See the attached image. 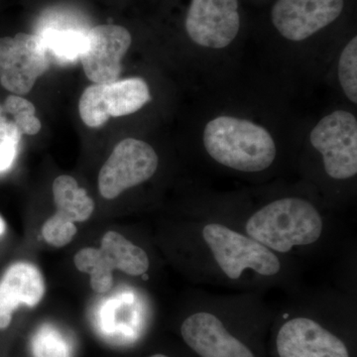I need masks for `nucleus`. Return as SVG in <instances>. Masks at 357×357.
<instances>
[{
	"instance_id": "nucleus-1",
	"label": "nucleus",
	"mask_w": 357,
	"mask_h": 357,
	"mask_svg": "<svg viewBox=\"0 0 357 357\" xmlns=\"http://www.w3.org/2000/svg\"><path fill=\"white\" fill-rule=\"evenodd\" d=\"M197 277L201 284L241 289L292 287L295 267L231 222L203 220L195 227Z\"/></svg>"
},
{
	"instance_id": "nucleus-2",
	"label": "nucleus",
	"mask_w": 357,
	"mask_h": 357,
	"mask_svg": "<svg viewBox=\"0 0 357 357\" xmlns=\"http://www.w3.org/2000/svg\"><path fill=\"white\" fill-rule=\"evenodd\" d=\"M328 223L316 204L291 196L268 202L243 222L232 225L276 255L290 257L292 253L321 245L330 230Z\"/></svg>"
},
{
	"instance_id": "nucleus-3",
	"label": "nucleus",
	"mask_w": 357,
	"mask_h": 357,
	"mask_svg": "<svg viewBox=\"0 0 357 357\" xmlns=\"http://www.w3.org/2000/svg\"><path fill=\"white\" fill-rule=\"evenodd\" d=\"M203 144L213 161L239 173L264 172L277 156L276 144L266 128L229 115H220L206 123Z\"/></svg>"
},
{
	"instance_id": "nucleus-4",
	"label": "nucleus",
	"mask_w": 357,
	"mask_h": 357,
	"mask_svg": "<svg viewBox=\"0 0 357 357\" xmlns=\"http://www.w3.org/2000/svg\"><path fill=\"white\" fill-rule=\"evenodd\" d=\"M74 262L79 271L91 276V288L98 294L107 293L112 288L114 270L137 277L150 268L146 251L116 231L105 234L100 249H81Z\"/></svg>"
},
{
	"instance_id": "nucleus-5",
	"label": "nucleus",
	"mask_w": 357,
	"mask_h": 357,
	"mask_svg": "<svg viewBox=\"0 0 357 357\" xmlns=\"http://www.w3.org/2000/svg\"><path fill=\"white\" fill-rule=\"evenodd\" d=\"M310 142L321 156L331 180L345 182L357 175V121L345 110H335L312 129Z\"/></svg>"
},
{
	"instance_id": "nucleus-6",
	"label": "nucleus",
	"mask_w": 357,
	"mask_h": 357,
	"mask_svg": "<svg viewBox=\"0 0 357 357\" xmlns=\"http://www.w3.org/2000/svg\"><path fill=\"white\" fill-rule=\"evenodd\" d=\"M201 309L184 319L181 335L199 357H256L243 340L230 332L215 310L211 296H201Z\"/></svg>"
},
{
	"instance_id": "nucleus-7",
	"label": "nucleus",
	"mask_w": 357,
	"mask_h": 357,
	"mask_svg": "<svg viewBox=\"0 0 357 357\" xmlns=\"http://www.w3.org/2000/svg\"><path fill=\"white\" fill-rule=\"evenodd\" d=\"M159 157L154 148L142 140L128 138L115 146L98 175V188L105 199L143 184L156 173Z\"/></svg>"
},
{
	"instance_id": "nucleus-8",
	"label": "nucleus",
	"mask_w": 357,
	"mask_h": 357,
	"mask_svg": "<svg viewBox=\"0 0 357 357\" xmlns=\"http://www.w3.org/2000/svg\"><path fill=\"white\" fill-rule=\"evenodd\" d=\"M150 96L146 82L140 77L123 79L112 84H95L84 89L79 100L82 121L91 128H98L110 117L132 114L142 109Z\"/></svg>"
},
{
	"instance_id": "nucleus-9",
	"label": "nucleus",
	"mask_w": 357,
	"mask_h": 357,
	"mask_svg": "<svg viewBox=\"0 0 357 357\" xmlns=\"http://www.w3.org/2000/svg\"><path fill=\"white\" fill-rule=\"evenodd\" d=\"M48 67V51L38 35L0 38V84L10 93H29Z\"/></svg>"
},
{
	"instance_id": "nucleus-10",
	"label": "nucleus",
	"mask_w": 357,
	"mask_h": 357,
	"mask_svg": "<svg viewBox=\"0 0 357 357\" xmlns=\"http://www.w3.org/2000/svg\"><path fill=\"white\" fill-rule=\"evenodd\" d=\"M238 0H191L185 31L195 44L222 50L236 40L241 30Z\"/></svg>"
},
{
	"instance_id": "nucleus-11",
	"label": "nucleus",
	"mask_w": 357,
	"mask_h": 357,
	"mask_svg": "<svg viewBox=\"0 0 357 357\" xmlns=\"http://www.w3.org/2000/svg\"><path fill=\"white\" fill-rule=\"evenodd\" d=\"M131 42L130 33L122 26L98 25L89 30L79 58L89 81L98 84L116 82Z\"/></svg>"
},
{
	"instance_id": "nucleus-12",
	"label": "nucleus",
	"mask_w": 357,
	"mask_h": 357,
	"mask_svg": "<svg viewBox=\"0 0 357 357\" xmlns=\"http://www.w3.org/2000/svg\"><path fill=\"white\" fill-rule=\"evenodd\" d=\"M344 7V0H277L271 20L282 37L301 42L332 24Z\"/></svg>"
},
{
	"instance_id": "nucleus-13",
	"label": "nucleus",
	"mask_w": 357,
	"mask_h": 357,
	"mask_svg": "<svg viewBox=\"0 0 357 357\" xmlns=\"http://www.w3.org/2000/svg\"><path fill=\"white\" fill-rule=\"evenodd\" d=\"M276 349L279 357H351L344 340L307 316L286 319L277 333Z\"/></svg>"
},
{
	"instance_id": "nucleus-14",
	"label": "nucleus",
	"mask_w": 357,
	"mask_h": 357,
	"mask_svg": "<svg viewBox=\"0 0 357 357\" xmlns=\"http://www.w3.org/2000/svg\"><path fill=\"white\" fill-rule=\"evenodd\" d=\"M44 293V279L38 268L26 262L11 265L0 279V330L10 325L20 305L35 307Z\"/></svg>"
},
{
	"instance_id": "nucleus-15",
	"label": "nucleus",
	"mask_w": 357,
	"mask_h": 357,
	"mask_svg": "<svg viewBox=\"0 0 357 357\" xmlns=\"http://www.w3.org/2000/svg\"><path fill=\"white\" fill-rule=\"evenodd\" d=\"M56 211L54 218L63 222H82L91 218L95 203L86 190L81 189L77 181L70 176H59L53 184Z\"/></svg>"
},
{
	"instance_id": "nucleus-16",
	"label": "nucleus",
	"mask_w": 357,
	"mask_h": 357,
	"mask_svg": "<svg viewBox=\"0 0 357 357\" xmlns=\"http://www.w3.org/2000/svg\"><path fill=\"white\" fill-rule=\"evenodd\" d=\"M86 32L70 26H48L38 36L47 51H50L61 62H72L81 56Z\"/></svg>"
},
{
	"instance_id": "nucleus-17",
	"label": "nucleus",
	"mask_w": 357,
	"mask_h": 357,
	"mask_svg": "<svg viewBox=\"0 0 357 357\" xmlns=\"http://www.w3.org/2000/svg\"><path fill=\"white\" fill-rule=\"evenodd\" d=\"M34 357H73V344L59 328L52 325L40 326L32 337Z\"/></svg>"
},
{
	"instance_id": "nucleus-18",
	"label": "nucleus",
	"mask_w": 357,
	"mask_h": 357,
	"mask_svg": "<svg viewBox=\"0 0 357 357\" xmlns=\"http://www.w3.org/2000/svg\"><path fill=\"white\" fill-rule=\"evenodd\" d=\"M338 81L344 95L357 103V37L354 36L342 49L338 59Z\"/></svg>"
},
{
	"instance_id": "nucleus-19",
	"label": "nucleus",
	"mask_w": 357,
	"mask_h": 357,
	"mask_svg": "<svg viewBox=\"0 0 357 357\" xmlns=\"http://www.w3.org/2000/svg\"><path fill=\"white\" fill-rule=\"evenodd\" d=\"M6 114L13 116V121L21 134L35 135L41 129V122L37 119L34 105L20 96H8L3 105Z\"/></svg>"
},
{
	"instance_id": "nucleus-20",
	"label": "nucleus",
	"mask_w": 357,
	"mask_h": 357,
	"mask_svg": "<svg viewBox=\"0 0 357 357\" xmlns=\"http://www.w3.org/2000/svg\"><path fill=\"white\" fill-rule=\"evenodd\" d=\"M77 229L75 223H64L49 218L43 227H42V236L45 241L56 248H62L67 245L76 236Z\"/></svg>"
},
{
	"instance_id": "nucleus-21",
	"label": "nucleus",
	"mask_w": 357,
	"mask_h": 357,
	"mask_svg": "<svg viewBox=\"0 0 357 357\" xmlns=\"http://www.w3.org/2000/svg\"><path fill=\"white\" fill-rule=\"evenodd\" d=\"M6 114L3 107L0 105V140H10L20 143L22 134L18 130L13 121L7 119Z\"/></svg>"
},
{
	"instance_id": "nucleus-22",
	"label": "nucleus",
	"mask_w": 357,
	"mask_h": 357,
	"mask_svg": "<svg viewBox=\"0 0 357 357\" xmlns=\"http://www.w3.org/2000/svg\"><path fill=\"white\" fill-rule=\"evenodd\" d=\"M17 142L0 140V173L6 172L13 166L17 154Z\"/></svg>"
},
{
	"instance_id": "nucleus-23",
	"label": "nucleus",
	"mask_w": 357,
	"mask_h": 357,
	"mask_svg": "<svg viewBox=\"0 0 357 357\" xmlns=\"http://www.w3.org/2000/svg\"><path fill=\"white\" fill-rule=\"evenodd\" d=\"M4 231H6V222H4V220L0 217V236H2Z\"/></svg>"
},
{
	"instance_id": "nucleus-24",
	"label": "nucleus",
	"mask_w": 357,
	"mask_h": 357,
	"mask_svg": "<svg viewBox=\"0 0 357 357\" xmlns=\"http://www.w3.org/2000/svg\"><path fill=\"white\" fill-rule=\"evenodd\" d=\"M149 357H170V356H165V354H154V356H149Z\"/></svg>"
}]
</instances>
